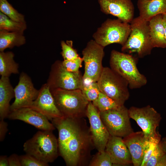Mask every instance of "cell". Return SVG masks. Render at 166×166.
I'll use <instances>...</instances> for the list:
<instances>
[{
    "instance_id": "obj_8",
    "label": "cell",
    "mask_w": 166,
    "mask_h": 166,
    "mask_svg": "<svg viewBox=\"0 0 166 166\" xmlns=\"http://www.w3.org/2000/svg\"><path fill=\"white\" fill-rule=\"evenodd\" d=\"M128 111L130 118L136 121L148 140L161 139V135L156 129L162 117L154 108L149 105L141 108L132 106Z\"/></svg>"
},
{
    "instance_id": "obj_19",
    "label": "cell",
    "mask_w": 166,
    "mask_h": 166,
    "mask_svg": "<svg viewBox=\"0 0 166 166\" xmlns=\"http://www.w3.org/2000/svg\"><path fill=\"white\" fill-rule=\"evenodd\" d=\"M140 19L148 22L154 16L166 14V0H138L137 3Z\"/></svg>"
},
{
    "instance_id": "obj_2",
    "label": "cell",
    "mask_w": 166,
    "mask_h": 166,
    "mask_svg": "<svg viewBox=\"0 0 166 166\" xmlns=\"http://www.w3.org/2000/svg\"><path fill=\"white\" fill-rule=\"evenodd\" d=\"M138 57L132 54L112 50L111 53L110 68L124 78L132 89L140 88L147 80L137 67Z\"/></svg>"
},
{
    "instance_id": "obj_30",
    "label": "cell",
    "mask_w": 166,
    "mask_h": 166,
    "mask_svg": "<svg viewBox=\"0 0 166 166\" xmlns=\"http://www.w3.org/2000/svg\"><path fill=\"white\" fill-rule=\"evenodd\" d=\"M165 154L160 142L156 146L146 166H157L159 161Z\"/></svg>"
},
{
    "instance_id": "obj_3",
    "label": "cell",
    "mask_w": 166,
    "mask_h": 166,
    "mask_svg": "<svg viewBox=\"0 0 166 166\" xmlns=\"http://www.w3.org/2000/svg\"><path fill=\"white\" fill-rule=\"evenodd\" d=\"M56 105L63 116L73 118L86 116L89 101L80 89H50Z\"/></svg>"
},
{
    "instance_id": "obj_20",
    "label": "cell",
    "mask_w": 166,
    "mask_h": 166,
    "mask_svg": "<svg viewBox=\"0 0 166 166\" xmlns=\"http://www.w3.org/2000/svg\"><path fill=\"white\" fill-rule=\"evenodd\" d=\"M14 97V89L9 77L1 76L0 79V120L8 118L10 112V102Z\"/></svg>"
},
{
    "instance_id": "obj_14",
    "label": "cell",
    "mask_w": 166,
    "mask_h": 166,
    "mask_svg": "<svg viewBox=\"0 0 166 166\" xmlns=\"http://www.w3.org/2000/svg\"><path fill=\"white\" fill-rule=\"evenodd\" d=\"M29 107L40 113L51 121L63 116L56 105L47 83L42 85L37 98Z\"/></svg>"
},
{
    "instance_id": "obj_15",
    "label": "cell",
    "mask_w": 166,
    "mask_h": 166,
    "mask_svg": "<svg viewBox=\"0 0 166 166\" xmlns=\"http://www.w3.org/2000/svg\"><path fill=\"white\" fill-rule=\"evenodd\" d=\"M102 12L130 23L134 18V8L131 0H98Z\"/></svg>"
},
{
    "instance_id": "obj_31",
    "label": "cell",
    "mask_w": 166,
    "mask_h": 166,
    "mask_svg": "<svg viewBox=\"0 0 166 166\" xmlns=\"http://www.w3.org/2000/svg\"><path fill=\"white\" fill-rule=\"evenodd\" d=\"M22 166H47L48 164L42 162L27 154L19 156Z\"/></svg>"
},
{
    "instance_id": "obj_22",
    "label": "cell",
    "mask_w": 166,
    "mask_h": 166,
    "mask_svg": "<svg viewBox=\"0 0 166 166\" xmlns=\"http://www.w3.org/2000/svg\"><path fill=\"white\" fill-rule=\"evenodd\" d=\"M23 33L0 30V52H3L7 49H12L24 44L26 39Z\"/></svg>"
},
{
    "instance_id": "obj_12",
    "label": "cell",
    "mask_w": 166,
    "mask_h": 166,
    "mask_svg": "<svg viewBox=\"0 0 166 166\" xmlns=\"http://www.w3.org/2000/svg\"><path fill=\"white\" fill-rule=\"evenodd\" d=\"M86 116L90 125V131L93 146L98 152L105 150L110 135L101 119L99 111L92 101L88 104Z\"/></svg>"
},
{
    "instance_id": "obj_17",
    "label": "cell",
    "mask_w": 166,
    "mask_h": 166,
    "mask_svg": "<svg viewBox=\"0 0 166 166\" xmlns=\"http://www.w3.org/2000/svg\"><path fill=\"white\" fill-rule=\"evenodd\" d=\"M105 150L110 156L113 165L132 164L131 155L121 137L110 135Z\"/></svg>"
},
{
    "instance_id": "obj_9",
    "label": "cell",
    "mask_w": 166,
    "mask_h": 166,
    "mask_svg": "<svg viewBox=\"0 0 166 166\" xmlns=\"http://www.w3.org/2000/svg\"><path fill=\"white\" fill-rule=\"evenodd\" d=\"M99 114L110 135L123 138L133 132L128 109L124 105L117 109L99 112Z\"/></svg>"
},
{
    "instance_id": "obj_32",
    "label": "cell",
    "mask_w": 166,
    "mask_h": 166,
    "mask_svg": "<svg viewBox=\"0 0 166 166\" xmlns=\"http://www.w3.org/2000/svg\"><path fill=\"white\" fill-rule=\"evenodd\" d=\"M83 58L79 57L77 58L72 60H64L62 61L64 67L67 71L72 72H78L81 67Z\"/></svg>"
},
{
    "instance_id": "obj_36",
    "label": "cell",
    "mask_w": 166,
    "mask_h": 166,
    "mask_svg": "<svg viewBox=\"0 0 166 166\" xmlns=\"http://www.w3.org/2000/svg\"><path fill=\"white\" fill-rule=\"evenodd\" d=\"M0 166H9L8 157L6 156H1L0 157Z\"/></svg>"
},
{
    "instance_id": "obj_13",
    "label": "cell",
    "mask_w": 166,
    "mask_h": 166,
    "mask_svg": "<svg viewBox=\"0 0 166 166\" xmlns=\"http://www.w3.org/2000/svg\"><path fill=\"white\" fill-rule=\"evenodd\" d=\"M15 100L10 105V112L29 107L37 98L39 93L34 87L30 78L26 73L20 74L18 85L14 89Z\"/></svg>"
},
{
    "instance_id": "obj_7",
    "label": "cell",
    "mask_w": 166,
    "mask_h": 166,
    "mask_svg": "<svg viewBox=\"0 0 166 166\" xmlns=\"http://www.w3.org/2000/svg\"><path fill=\"white\" fill-rule=\"evenodd\" d=\"M131 31L130 23L118 18H108L97 28L93 37L98 44L104 47L113 43L122 46L126 42Z\"/></svg>"
},
{
    "instance_id": "obj_28",
    "label": "cell",
    "mask_w": 166,
    "mask_h": 166,
    "mask_svg": "<svg viewBox=\"0 0 166 166\" xmlns=\"http://www.w3.org/2000/svg\"><path fill=\"white\" fill-rule=\"evenodd\" d=\"M73 44L72 41L70 40L67 41L66 42L64 41L61 42V54L64 60H73L80 57L77 50L73 48Z\"/></svg>"
},
{
    "instance_id": "obj_26",
    "label": "cell",
    "mask_w": 166,
    "mask_h": 166,
    "mask_svg": "<svg viewBox=\"0 0 166 166\" xmlns=\"http://www.w3.org/2000/svg\"><path fill=\"white\" fill-rule=\"evenodd\" d=\"M0 11L13 20L26 22L24 15L19 13L7 0H0Z\"/></svg>"
},
{
    "instance_id": "obj_39",
    "label": "cell",
    "mask_w": 166,
    "mask_h": 166,
    "mask_svg": "<svg viewBox=\"0 0 166 166\" xmlns=\"http://www.w3.org/2000/svg\"><path fill=\"white\" fill-rule=\"evenodd\" d=\"M144 0V1H148V0Z\"/></svg>"
},
{
    "instance_id": "obj_21",
    "label": "cell",
    "mask_w": 166,
    "mask_h": 166,
    "mask_svg": "<svg viewBox=\"0 0 166 166\" xmlns=\"http://www.w3.org/2000/svg\"><path fill=\"white\" fill-rule=\"evenodd\" d=\"M149 34L153 48H166V39L162 14L156 15L148 21Z\"/></svg>"
},
{
    "instance_id": "obj_34",
    "label": "cell",
    "mask_w": 166,
    "mask_h": 166,
    "mask_svg": "<svg viewBox=\"0 0 166 166\" xmlns=\"http://www.w3.org/2000/svg\"><path fill=\"white\" fill-rule=\"evenodd\" d=\"M9 166H22L19 156L13 154L8 157Z\"/></svg>"
},
{
    "instance_id": "obj_33",
    "label": "cell",
    "mask_w": 166,
    "mask_h": 166,
    "mask_svg": "<svg viewBox=\"0 0 166 166\" xmlns=\"http://www.w3.org/2000/svg\"><path fill=\"white\" fill-rule=\"evenodd\" d=\"M160 140L161 139H155L149 141V144L145 151L141 166H146V164L156 146L160 142Z\"/></svg>"
},
{
    "instance_id": "obj_16",
    "label": "cell",
    "mask_w": 166,
    "mask_h": 166,
    "mask_svg": "<svg viewBox=\"0 0 166 166\" xmlns=\"http://www.w3.org/2000/svg\"><path fill=\"white\" fill-rule=\"evenodd\" d=\"M8 118L23 121L41 130L53 131L55 128L46 117L29 107L22 108L11 111Z\"/></svg>"
},
{
    "instance_id": "obj_10",
    "label": "cell",
    "mask_w": 166,
    "mask_h": 166,
    "mask_svg": "<svg viewBox=\"0 0 166 166\" xmlns=\"http://www.w3.org/2000/svg\"><path fill=\"white\" fill-rule=\"evenodd\" d=\"M82 77L80 72L74 73L67 71L63 66L62 61L57 60L51 67L46 83L50 89L81 90L83 86Z\"/></svg>"
},
{
    "instance_id": "obj_29",
    "label": "cell",
    "mask_w": 166,
    "mask_h": 166,
    "mask_svg": "<svg viewBox=\"0 0 166 166\" xmlns=\"http://www.w3.org/2000/svg\"><path fill=\"white\" fill-rule=\"evenodd\" d=\"M91 166H111L113 164L109 154L105 150L98 152L92 158L89 164Z\"/></svg>"
},
{
    "instance_id": "obj_18",
    "label": "cell",
    "mask_w": 166,
    "mask_h": 166,
    "mask_svg": "<svg viewBox=\"0 0 166 166\" xmlns=\"http://www.w3.org/2000/svg\"><path fill=\"white\" fill-rule=\"evenodd\" d=\"M123 140L131 155L133 165L141 166L150 141L145 138L142 131L133 132L123 137Z\"/></svg>"
},
{
    "instance_id": "obj_23",
    "label": "cell",
    "mask_w": 166,
    "mask_h": 166,
    "mask_svg": "<svg viewBox=\"0 0 166 166\" xmlns=\"http://www.w3.org/2000/svg\"><path fill=\"white\" fill-rule=\"evenodd\" d=\"M14 53L11 51L0 52V75L8 77L12 74L19 73L18 64L14 60Z\"/></svg>"
},
{
    "instance_id": "obj_6",
    "label": "cell",
    "mask_w": 166,
    "mask_h": 166,
    "mask_svg": "<svg viewBox=\"0 0 166 166\" xmlns=\"http://www.w3.org/2000/svg\"><path fill=\"white\" fill-rule=\"evenodd\" d=\"M97 82L100 92L120 105L129 97L127 82L110 68L103 67Z\"/></svg>"
},
{
    "instance_id": "obj_37",
    "label": "cell",
    "mask_w": 166,
    "mask_h": 166,
    "mask_svg": "<svg viewBox=\"0 0 166 166\" xmlns=\"http://www.w3.org/2000/svg\"><path fill=\"white\" fill-rule=\"evenodd\" d=\"M160 143L163 151L166 154V137H164L160 140Z\"/></svg>"
},
{
    "instance_id": "obj_24",
    "label": "cell",
    "mask_w": 166,
    "mask_h": 166,
    "mask_svg": "<svg viewBox=\"0 0 166 166\" xmlns=\"http://www.w3.org/2000/svg\"><path fill=\"white\" fill-rule=\"evenodd\" d=\"M26 28V22L15 21L0 12V30L24 33Z\"/></svg>"
},
{
    "instance_id": "obj_11",
    "label": "cell",
    "mask_w": 166,
    "mask_h": 166,
    "mask_svg": "<svg viewBox=\"0 0 166 166\" xmlns=\"http://www.w3.org/2000/svg\"><path fill=\"white\" fill-rule=\"evenodd\" d=\"M104 48L94 40L87 43L82 51L85 65L83 80L97 81L104 67L102 61L105 54Z\"/></svg>"
},
{
    "instance_id": "obj_25",
    "label": "cell",
    "mask_w": 166,
    "mask_h": 166,
    "mask_svg": "<svg viewBox=\"0 0 166 166\" xmlns=\"http://www.w3.org/2000/svg\"><path fill=\"white\" fill-rule=\"evenodd\" d=\"M92 102L99 112L117 109L122 106L101 92L98 98Z\"/></svg>"
},
{
    "instance_id": "obj_5",
    "label": "cell",
    "mask_w": 166,
    "mask_h": 166,
    "mask_svg": "<svg viewBox=\"0 0 166 166\" xmlns=\"http://www.w3.org/2000/svg\"><path fill=\"white\" fill-rule=\"evenodd\" d=\"M130 23L131 32L126 42L122 46V51L131 54L135 53L139 58L150 54L154 48L150 38L148 22L138 17Z\"/></svg>"
},
{
    "instance_id": "obj_4",
    "label": "cell",
    "mask_w": 166,
    "mask_h": 166,
    "mask_svg": "<svg viewBox=\"0 0 166 166\" xmlns=\"http://www.w3.org/2000/svg\"><path fill=\"white\" fill-rule=\"evenodd\" d=\"M23 150L42 162L52 163L58 156L57 140L52 131L40 130L24 143Z\"/></svg>"
},
{
    "instance_id": "obj_38",
    "label": "cell",
    "mask_w": 166,
    "mask_h": 166,
    "mask_svg": "<svg viewBox=\"0 0 166 166\" xmlns=\"http://www.w3.org/2000/svg\"><path fill=\"white\" fill-rule=\"evenodd\" d=\"M162 22L166 39V14H162Z\"/></svg>"
},
{
    "instance_id": "obj_1",
    "label": "cell",
    "mask_w": 166,
    "mask_h": 166,
    "mask_svg": "<svg viewBox=\"0 0 166 166\" xmlns=\"http://www.w3.org/2000/svg\"><path fill=\"white\" fill-rule=\"evenodd\" d=\"M81 118L62 116L51 121L58 132L59 154L67 166L82 164L93 146L90 130L83 124Z\"/></svg>"
},
{
    "instance_id": "obj_27",
    "label": "cell",
    "mask_w": 166,
    "mask_h": 166,
    "mask_svg": "<svg viewBox=\"0 0 166 166\" xmlns=\"http://www.w3.org/2000/svg\"><path fill=\"white\" fill-rule=\"evenodd\" d=\"M82 91L89 101H93L98 97L100 92L97 82L83 80Z\"/></svg>"
},
{
    "instance_id": "obj_35",
    "label": "cell",
    "mask_w": 166,
    "mask_h": 166,
    "mask_svg": "<svg viewBox=\"0 0 166 166\" xmlns=\"http://www.w3.org/2000/svg\"><path fill=\"white\" fill-rule=\"evenodd\" d=\"M8 124L4 121V120L0 121V141H3L5 138L6 134L8 131Z\"/></svg>"
}]
</instances>
